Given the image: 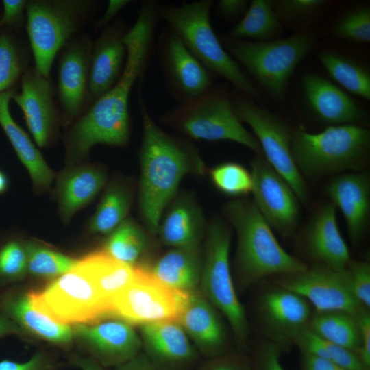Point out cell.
Instances as JSON below:
<instances>
[{
  "mask_svg": "<svg viewBox=\"0 0 370 370\" xmlns=\"http://www.w3.org/2000/svg\"><path fill=\"white\" fill-rule=\"evenodd\" d=\"M160 4L144 1L134 25L124 36L125 64L116 83L81 114L65 138L66 156L71 162L85 158L97 144L123 147L130 138V93L134 84L143 82L155 48V30Z\"/></svg>",
  "mask_w": 370,
  "mask_h": 370,
  "instance_id": "obj_1",
  "label": "cell"
},
{
  "mask_svg": "<svg viewBox=\"0 0 370 370\" xmlns=\"http://www.w3.org/2000/svg\"><path fill=\"white\" fill-rule=\"evenodd\" d=\"M139 84L143 135L140 148L139 208L147 230L158 232L163 212L187 174L201 175L204 163L187 139L163 130L151 118Z\"/></svg>",
  "mask_w": 370,
  "mask_h": 370,
  "instance_id": "obj_2",
  "label": "cell"
},
{
  "mask_svg": "<svg viewBox=\"0 0 370 370\" xmlns=\"http://www.w3.org/2000/svg\"><path fill=\"white\" fill-rule=\"evenodd\" d=\"M225 213L236 231L235 268L241 287L247 288L269 275L293 273L308 267L281 247L253 201H231L225 205Z\"/></svg>",
  "mask_w": 370,
  "mask_h": 370,
  "instance_id": "obj_3",
  "label": "cell"
},
{
  "mask_svg": "<svg viewBox=\"0 0 370 370\" xmlns=\"http://www.w3.org/2000/svg\"><path fill=\"white\" fill-rule=\"evenodd\" d=\"M212 0L159 5L160 18L180 38L188 50L212 75L226 79L250 97L257 90L241 65L227 52L210 23Z\"/></svg>",
  "mask_w": 370,
  "mask_h": 370,
  "instance_id": "obj_4",
  "label": "cell"
},
{
  "mask_svg": "<svg viewBox=\"0 0 370 370\" xmlns=\"http://www.w3.org/2000/svg\"><path fill=\"white\" fill-rule=\"evenodd\" d=\"M160 121L186 136L200 140H231L262 156L258 141L238 119L231 95L223 86L213 85L201 95L164 112Z\"/></svg>",
  "mask_w": 370,
  "mask_h": 370,
  "instance_id": "obj_5",
  "label": "cell"
},
{
  "mask_svg": "<svg viewBox=\"0 0 370 370\" xmlns=\"http://www.w3.org/2000/svg\"><path fill=\"white\" fill-rule=\"evenodd\" d=\"M314 34L301 30L284 38L256 42L225 36L221 42L227 52L274 98L284 99L289 78L315 44Z\"/></svg>",
  "mask_w": 370,
  "mask_h": 370,
  "instance_id": "obj_6",
  "label": "cell"
},
{
  "mask_svg": "<svg viewBox=\"0 0 370 370\" xmlns=\"http://www.w3.org/2000/svg\"><path fill=\"white\" fill-rule=\"evenodd\" d=\"M370 132L359 125H330L319 133H292L291 152L301 174L318 176L361 166L367 160Z\"/></svg>",
  "mask_w": 370,
  "mask_h": 370,
  "instance_id": "obj_7",
  "label": "cell"
},
{
  "mask_svg": "<svg viewBox=\"0 0 370 370\" xmlns=\"http://www.w3.org/2000/svg\"><path fill=\"white\" fill-rule=\"evenodd\" d=\"M90 0L28 1L26 29L34 68L49 78L57 53L88 22L97 9Z\"/></svg>",
  "mask_w": 370,
  "mask_h": 370,
  "instance_id": "obj_8",
  "label": "cell"
},
{
  "mask_svg": "<svg viewBox=\"0 0 370 370\" xmlns=\"http://www.w3.org/2000/svg\"><path fill=\"white\" fill-rule=\"evenodd\" d=\"M32 306L59 323L87 325L112 316V308L76 265L44 289L27 293Z\"/></svg>",
  "mask_w": 370,
  "mask_h": 370,
  "instance_id": "obj_9",
  "label": "cell"
},
{
  "mask_svg": "<svg viewBox=\"0 0 370 370\" xmlns=\"http://www.w3.org/2000/svg\"><path fill=\"white\" fill-rule=\"evenodd\" d=\"M231 233L219 219L210 225L199 284L201 293L229 322L241 347H245L248 323L232 280L229 253Z\"/></svg>",
  "mask_w": 370,
  "mask_h": 370,
  "instance_id": "obj_10",
  "label": "cell"
},
{
  "mask_svg": "<svg viewBox=\"0 0 370 370\" xmlns=\"http://www.w3.org/2000/svg\"><path fill=\"white\" fill-rule=\"evenodd\" d=\"M231 101L238 119L247 123L256 135L265 160L287 182L299 201L306 204L308 190L292 156L293 132L288 125L241 92L232 95Z\"/></svg>",
  "mask_w": 370,
  "mask_h": 370,
  "instance_id": "obj_11",
  "label": "cell"
},
{
  "mask_svg": "<svg viewBox=\"0 0 370 370\" xmlns=\"http://www.w3.org/2000/svg\"><path fill=\"white\" fill-rule=\"evenodd\" d=\"M190 293L165 284L149 269L136 267L134 279L111 301L112 316L140 326L178 322Z\"/></svg>",
  "mask_w": 370,
  "mask_h": 370,
  "instance_id": "obj_12",
  "label": "cell"
},
{
  "mask_svg": "<svg viewBox=\"0 0 370 370\" xmlns=\"http://www.w3.org/2000/svg\"><path fill=\"white\" fill-rule=\"evenodd\" d=\"M345 269L337 271L319 264L301 271L277 275L274 282L303 297L314 306V311L341 310L356 314L365 307L353 295Z\"/></svg>",
  "mask_w": 370,
  "mask_h": 370,
  "instance_id": "obj_13",
  "label": "cell"
},
{
  "mask_svg": "<svg viewBox=\"0 0 370 370\" xmlns=\"http://www.w3.org/2000/svg\"><path fill=\"white\" fill-rule=\"evenodd\" d=\"M155 47L166 86L178 103L214 85L213 75L168 26L160 32Z\"/></svg>",
  "mask_w": 370,
  "mask_h": 370,
  "instance_id": "obj_14",
  "label": "cell"
},
{
  "mask_svg": "<svg viewBox=\"0 0 370 370\" xmlns=\"http://www.w3.org/2000/svg\"><path fill=\"white\" fill-rule=\"evenodd\" d=\"M256 308L262 333L282 351L294 345L313 312L311 304L303 297L275 284L262 293Z\"/></svg>",
  "mask_w": 370,
  "mask_h": 370,
  "instance_id": "obj_15",
  "label": "cell"
},
{
  "mask_svg": "<svg viewBox=\"0 0 370 370\" xmlns=\"http://www.w3.org/2000/svg\"><path fill=\"white\" fill-rule=\"evenodd\" d=\"M254 203L269 225L284 236L292 235L299 219L298 198L287 182L265 160L251 162Z\"/></svg>",
  "mask_w": 370,
  "mask_h": 370,
  "instance_id": "obj_16",
  "label": "cell"
},
{
  "mask_svg": "<svg viewBox=\"0 0 370 370\" xmlns=\"http://www.w3.org/2000/svg\"><path fill=\"white\" fill-rule=\"evenodd\" d=\"M21 109L36 144L47 147L58 125V116L50 79L28 66L21 78V91L12 99Z\"/></svg>",
  "mask_w": 370,
  "mask_h": 370,
  "instance_id": "obj_17",
  "label": "cell"
},
{
  "mask_svg": "<svg viewBox=\"0 0 370 370\" xmlns=\"http://www.w3.org/2000/svg\"><path fill=\"white\" fill-rule=\"evenodd\" d=\"M73 333L92 360L102 367L121 365L140 353L142 342L130 324L121 320L77 325Z\"/></svg>",
  "mask_w": 370,
  "mask_h": 370,
  "instance_id": "obj_18",
  "label": "cell"
},
{
  "mask_svg": "<svg viewBox=\"0 0 370 370\" xmlns=\"http://www.w3.org/2000/svg\"><path fill=\"white\" fill-rule=\"evenodd\" d=\"M92 43L90 36L84 34L72 38L62 48L58 74V94L64 114L69 120L82 114L90 97L88 78Z\"/></svg>",
  "mask_w": 370,
  "mask_h": 370,
  "instance_id": "obj_19",
  "label": "cell"
},
{
  "mask_svg": "<svg viewBox=\"0 0 370 370\" xmlns=\"http://www.w3.org/2000/svg\"><path fill=\"white\" fill-rule=\"evenodd\" d=\"M143 353L157 370H188L197 359L195 348L176 321L140 325Z\"/></svg>",
  "mask_w": 370,
  "mask_h": 370,
  "instance_id": "obj_20",
  "label": "cell"
},
{
  "mask_svg": "<svg viewBox=\"0 0 370 370\" xmlns=\"http://www.w3.org/2000/svg\"><path fill=\"white\" fill-rule=\"evenodd\" d=\"M128 29L123 20H119L101 31L92 43L88 90L97 99L118 81L123 71L127 50L123 39Z\"/></svg>",
  "mask_w": 370,
  "mask_h": 370,
  "instance_id": "obj_21",
  "label": "cell"
},
{
  "mask_svg": "<svg viewBox=\"0 0 370 370\" xmlns=\"http://www.w3.org/2000/svg\"><path fill=\"white\" fill-rule=\"evenodd\" d=\"M178 323L208 358L227 352V334L217 310L197 289L190 293Z\"/></svg>",
  "mask_w": 370,
  "mask_h": 370,
  "instance_id": "obj_22",
  "label": "cell"
},
{
  "mask_svg": "<svg viewBox=\"0 0 370 370\" xmlns=\"http://www.w3.org/2000/svg\"><path fill=\"white\" fill-rule=\"evenodd\" d=\"M306 101L316 116L330 125H358L365 118L360 106L341 88L313 73L302 77Z\"/></svg>",
  "mask_w": 370,
  "mask_h": 370,
  "instance_id": "obj_23",
  "label": "cell"
},
{
  "mask_svg": "<svg viewBox=\"0 0 370 370\" xmlns=\"http://www.w3.org/2000/svg\"><path fill=\"white\" fill-rule=\"evenodd\" d=\"M332 204L341 211L353 242L363 234L369 214L370 183L367 172L338 175L326 187Z\"/></svg>",
  "mask_w": 370,
  "mask_h": 370,
  "instance_id": "obj_24",
  "label": "cell"
},
{
  "mask_svg": "<svg viewBox=\"0 0 370 370\" xmlns=\"http://www.w3.org/2000/svg\"><path fill=\"white\" fill-rule=\"evenodd\" d=\"M306 247L319 264L334 270L344 269L351 260L337 225L336 207L332 203L323 206L312 219L307 232Z\"/></svg>",
  "mask_w": 370,
  "mask_h": 370,
  "instance_id": "obj_25",
  "label": "cell"
},
{
  "mask_svg": "<svg viewBox=\"0 0 370 370\" xmlns=\"http://www.w3.org/2000/svg\"><path fill=\"white\" fill-rule=\"evenodd\" d=\"M106 181L101 166L84 164L67 168L57 178L56 195L61 217L69 221L79 209L94 199Z\"/></svg>",
  "mask_w": 370,
  "mask_h": 370,
  "instance_id": "obj_26",
  "label": "cell"
},
{
  "mask_svg": "<svg viewBox=\"0 0 370 370\" xmlns=\"http://www.w3.org/2000/svg\"><path fill=\"white\" fill-rule=\"evenodd\" d=\"M0 311L10 318L22 330L60 345H69L73 330L69 325L54 321L34 309L27 293L6 291L0 294Z\"/></svg>",
  "mask_w": 370,
  "mask_h": 370,
  "instance_id": "obj_27",
  "label": "cell"
},
{
  "mask_svg": "<svg viewBox=\"0 0 370 370\" xmlns=\"http://www.w3.org/2000/svg\"><path fill=\"white\" fill-rule=\"evenodd\" d=\"M16 92L14 87L0 94V126L19 160L27 169L36 189L46 190L49 188L54 174L29 136L11 114L10 103Z\"/></svg>",
  "mask_w": 370,
  "mask_h": 370,
  "instance_id": "obj_28",
  "label": "cell"
},
{
  "mask_svg": "<svg viewBox=\"0 0 370 370\" xmlns=\"http://www.w3.org/2000/svg\"><path fill=\"white\" fill-rule=\"evenodd\" d=\"M201 210L190 195L179 197L160 221L157 234L174 248L198 247L204 230Z\"/></svg>",
  "mask_w": 370,
  "mask_h": 370,
  "instance_id": "obj_29",
  "label": "cell"
},
{
  "mask_svg": "<svg viewBox=\"0 0 370 370\" xmlns=\"http://www.w3.org/2000/svg\"><path fill=\"white\" fill-rule=\"evenodd\" d=\"M202 265L198 247L174 248L160 257L149 271L165 284L191 292L199 284Z\"/></svg>",
  "mask_w": 370,
  "mask_h": 370,
  "instance_id": "obj_30",
  "label": "cell"
},
{
  "mask_svg": "<svg viewBox=\"0 0 370 370\" xmlns=\"http://www.w3.org/2000/svg\"><path fill=\"white\" fill-rule=\"evenodd\" d=\"M77 265L87 273L110 306L112 298L132 282L136 273V266L121 262L104 250L77 260Z\"/></svg>",
  "mask_w": 370,
  "mask_h": 370,
  "instance_id": "obj_31",
  "label": "cell"
},
{
  "mask_svg": "<svg viewBox=\"0 0 370 370\" xmlns=\"http://www.w3.org/2000/svg\"><path fill=\"white\" fill-rule=\"evenodd\" d=\"M282 32V24L273 10V1L253 0L241 21L225 36L263 42L278 39Z\"/></svg>",
  "mask_w": 370,
  "mask_h": 370,
  "instance_id": "obj_32",
  "label": "cell"
},
{
  "mask_svg": "<svg viewBox=\"0 0 370 370\" xmlns=\"http://www.w3.org/2000/svg\"><path fill=\"white\" fill-rule=\"evenodd\" d=\"M308 328L321 338L358 354L360 342L356 314L341 310L314 311Z\"/></svg>",
  "mask_w": 370,
  "mask_h": 370,
  "instance_id": "obj_33",
  "label": "cell"
},
{
  "mask_svg": "<svg viewBox=\"0 0 370 370\" xmlns=\"http://www.w3.org/2000/svg\"><path fill=\"white\" fill-rule=\"evenodd\" d=\"M130 188L120 182H113L106 188L90 221L93 233L110 234L127 216L132 203Z\"/></svg>",
  "mask_w": 370,
  "mask_h": 370,
  "instance_id": "obj_34",
  "label": "cell"
},
{
  "mask_svg": "<svg viewBox=\"0 0 370 370\" xmlns=\"http://www.w3.org/2000/svg\"><path fill=\"white\" fill-rule=\"evenodd\" d=\"M319 60L330 76L343 88L370 99V74L362 64L332 51H323Z\"/></svg>",
  "mask_w": 370,
  "mask_h": 370,
  "instance_id": "obj_35",
  "label": "cell"
},
{
  "mask_svg": "<svg viewBox=\"0 0 370 370\" xmlns=\"http://www.w3.org/2000/svg\"><path fill=\"white\" fill-rule=\"evenodd\" d=\"M294 345L301 353L330 360L348 370H370L356 352L321 338L308 327L299 334Z\"/></svg>",
  "mask_w": 370,
  "mask_h": 370,
  "instance_id": "obj_36",
  "label": "cell"
},
{
  "mask_svg": "<svg viewBox=\"0 0 370 370\" xmlns=\"http://www.w3.org/2000/svg\"><path fill=\"white\" fill-rule=\"evenodd\" d=\"M110 234L104 251L114 259L134 266L147 245L145 231L132 220L125 219Z\"/></svg>",
  "mask_w": 370,
  "mask_h": 370,
  "instance_id": "obj_37",
  "label": "cell"
},
{
  "mask_svg": "<svg viewBox=\"0 0 370 370\" xmlns=\"http://www.w3.org/2000/svg\"><path fill=\"white\" fill-rule=\"evenodd\" d=\"M24 47L13 34L0 30V94L15 87L28 67Z\"/></svg>",
  "mask_w": 370,
  "mask_h": 370,
  "instance_id": "obj_38",
  "label": "cell"
},
{
  "mask_svg": "<svg viewBox=\"0 0 370 370\" xmlns=\"http://www.w3.org/2000/svg\"><path fill=\"white\" fill-rule=\"evenodd\" d=\"M25 247L27 271L36 276H60L71 270L77 262L75 258L34 243H26Z\"/></svg>",
  "mask_w": 370,
  "mask_h": 370,
  "instance_id": "obj_39",
  "label": "cell"
},
{
  "mask_svg": "<svg viewBox=\"0 0 370 370\" xmlns=\"http://www.w3.org/2000/svg\"><path fill=\"white\" fill-rule=\"evenodd\" d=\"M210 176L214 186L225 195L240 197L252 191L251 174L238 163L220 164L210 170Z\"/></svg>",
  "mask_w": 370,
  "mask_h": 370,
  "instance_id": "obj_40",
  "label": "cell"
},
{
  "mask_svg": "<svg viewBox=\"0 0 370 370\" xmlns=\"http://www.w3.org/2000/svg\"><path fill=\"white\" fill-rule=\"evenodd\" d=\"M335 37L348 41L369 43L370 42V9L360 6L345 14L335 23Z\"/></svg>",
  "mask_w": 370,
  "mask_h": 370,
  "instance_id": "obj_41",
  "label": "cell"
},
{
  "mask_svg": "<svg viewBox=\"0 0 370 370\" xmlns=\"http://www.w3.org/2000/svg\"><path fill=\"white\" fill-rule=\"evenodd\" d=\"M26 271L25 244L14 238L0 244V286L19 280Z\"/></svg>",
  "mask_w": 370,
  "mask_h": 370,
  "instance_id": "obj_42",
  "label": "cell"
},
{
  "mask_svg": "<svg viewBox=\"0 0 370 370\" xmlns=\"http://www.w3.org/2000/svg\"><path fill=\"white\" fill-rule=\"evenodd\" d=\"M323 0H277L273 8L280 22L293 23L308 19L325 4Z\"/></svg>",
  "mask_w": 370,
  "mask_h": 370,
  "instance_id": "obj_43",
  "label": "cell"
},
{
  "mask_svg": "<svg viewBox=\"0 0 370 370\" xmlns=\"http://www.w3.org/2000/svg\"><path fill=\"white\" fill-rule=\"evenodd\" d=\"M350 289L365 308L370 307V264L366 261L350 260L345 269Z\"/></svg>",
  "mask_w": 370,
  "mask_h": 370,
  "instance_id": "obj_44",
  "label": "cell"
},
{
  "mask_svg": "<svg viewBox=\"0 0 370 370\" xmlns=\"http://www.w3.org/2000/svg\"><path fill=\"white\" fill-rule=\"evenodd\" d=\"M281 352L275 343L267 339L262 341L250 358L252 370H285L280 360Z\"/></svg>",
  "mask_w": 370,
  "mask_h": 370,
  "instance_id": "obj_45",
  "label": "cell"
},
{
  "mask_svg": "<svg viewBox=\"0 0 370 370\" xmlns=\"http://www.w3.org/2000/svg\"><path fill=\"white\" fill-rule=\"evenodd\" d=\"M199 370H252L250 358L238 353H228L210 358Z\"/></svg>",
  "mask_w": 370,
  "mask_h": 370,
  "instance_id": "obj_46",
  "label": "cell"
},
{
  "mask_svg": "<svg viewBox=\"0 0 370 370\" xmlns=\"http://www.w3.org/2000/svg\"><path fill=\"white\" fill-rule=\"evenodd\" d=\"M56 367L55 360L42 352L36 353L23 362L8 359L0 360V370H55Z\"/></svg>",
  "mask_w": 370,
  "mask_h": 370,
  "instance_id": "obj_47",
  "label": "cell"
},
{
  "mask_svg": "<svg viewBox=\"0 0 370 370\" xmlns=\"http://www.w3.org/2000/svg\"><path fill=\"white\" fill-rule=\"evenodd\" d=\"M28 1L3 0V12L0 16V29L12 28L23 21Z\"/></svg>",
  "mask_w": 370,
  "mask_h": 370,
  "instance_id": "obj_48",
  "label": "cell"
},
{
  "mask_svg": "<svg viewBox=\"0 0 370 370\" xmlns=\"http://www.w3.org/2000/svg\"><path fill=\"white\" fill-rule=\"evenodd\" d=\"M368 308H362L356 314L360 332V349L358 356L370 368V314Z\"/></svg>",
  "mask_w": 370,
  "mask_h": 370,
  "instance_id": "obj_49",
  "label": "cell"
},
{
  "mask_svg": "<svg viewBox=\"0 0 370 370\" xmlns=\"http://www.w3.org/2000/svg\"><path fill=\"white\" fill-rule=\"evenodd\" d=\"M249 3L246 0H220L217 3V10L225 19H234L243 16Z\"/></svg>",
  "mask_w": 370,
  "mask_h": 370,
  "instance_id": "obj_50",
  "label": "cell"
},
{
  "mask_svg": "<svg viewBox=\"0 0 370 370\" xmlns=\"http://www.w3.org/2000/svg\"><path fill=\"white\" fill-rule=\"evenodd\" d=\"M132 2L130 0H109L103 15L94 25L95 31H101L110 25L120 11Z\"/></svg>",
  "mask_w": 370,
  "mask_h": 370,
  "instance_id": "obj_51",
  "label": "cell"
},
{
  "mask_svg": "<svg viewBox=\"0 0 370 370\" xmlns=\"http://www.w3.org/2000/svg\"><path fill=\"white\" fill-rule=\"evenodd\" d=\"M301 370H348L330 360L301 353Z\"/></svg>",
  "mask_w": 370,
  "mask_h": 370,
  "instance_id": "obj_52",
  "label": "cell"
},
{
  "mask_svg": "<svg viewBox=\"0 0 370 370\" xmlns=\"http://www.w3.org/2000/svg\"><path fill=\"white\" fill-rule=\"evenodd\" d=\"M116 370H157L143 353L115 367Z\"/></svg>",
  "mask_w": 370,
  "mask_h": 370,
  "instance_id": "obj_53",
  "label": "cell"
},
{
  "mask_svg": "<svg viewBox=\"0 0 370 370\" xmlns=\"http://www.w3.org/2000/svg\"><path fill=\"white\" fill-rule=\"evenodd\" d=\"M23 333L16 323L0 311V339L10 335H21Z\"/></svg>",
  "mask_w": 370,
  "mask_h": 370,
  "instance_id": "obj_54",
  "label": "cell"
},
{
  "mask_svg": "<svg viewBox=\"0 0 370 370\" xmlns=\"http://www.w3.org/2000/svg\"><path fill=\"white\" fill-rule=\"evenodd\" d=\"M71 362L82 370H105L104 367L91 358H73Z\"/></svg>",
  "mask_w": 370,
  "mask_h": 370,
  "instance_id": "obj_55",
  "label": "cell"
},
{
  "mask_svg": "<svg viewBox=\"0 0 370 370\" xmlns=\"http://www.w3.org/2000/svg\"><path fill=\"white\" fill-rule=\"evenodd\" d=\"M8 184V177L0 170V195L4 193L7 190Z\"/></svg>",
  "mask_w": 370,
  "mask_h": 370,
  "instance_id": "obj_56",
  "label": "cell"
},
{
  "mask_svg": "<svg viewBox=\"0 0 370 370\" xmlns=\"http://www.w3.org/2000/svg\"><path fill=\"white\" fill-rule=\"evenodd\" d=\"M0 30H1V29H0Z\"/></svg>",
  "mask_w": 370,
  "mask_h": 370,
  "instance_id": "obj_57",
  "label": "cell"
}]
</instances>
